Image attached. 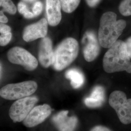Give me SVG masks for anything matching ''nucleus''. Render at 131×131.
I'll return each mask as SVG.
<instances>
[{"mask_svg":"<svg viewBox=\"0 0 131 131\" xmlns=\"http://www.w3.org/2000/svg\"><path fill=\"white\" fill-rule=\"evenodd\" d=\"M126 23L123 19L117 20V15L107 12L103 15L100 20L98 39L100 44L105 48H109L117 41L126 27Z\"/></svg>","mask_w":131,"mask_h":131,"instance_id":"obj_1","label":"nucleus"},{"mask_svg":"<svg viewBox=\"0 0 131 131\" xmlns=\"http://www.w3.org/2000/svg\"><path fill=\"white\" fill-rule=\"evenodd\" d=\"M103 67L109 73L122 71L131 73V62L125 42L117 40L109 48L103 57Z\"/></svg>","mask_w":131,"mask_h":131,"instance_id":"obj_2","label":"nucleus"},{"mask_svg":"<svg viewBox=\"0 0 131 131\" xmlns=\"http://www.w3.org/2000/svg\"><path fill=\"white\" fill-rule=\"evenodd\" d=\"M79 45L73 38H67L59 44L53 52L52 65L57 71H61L68 67L77 57Z\"/></svg>","mask_w":131,"mask_h":131,"instance_id":"obj_3","label":"nucleus"},{"mask_svg":"<svg viewBox=\"0 0 131 131\" xmlns=\"http://www.w3.org/2000/svg\"><path fill=\"white\" fill-rule=\"evenodd\" d=\"M38 89L37 83L27 81L16 84H7L0 89V96L8 100H17L34 93Z\"/></svg>","mask_w":131,"mask_h":131,"instance_id":"obj_4","label":"nucleus"},{"mask_svg":"<svg viewBox=\"0 0 131 131\" xmlns=\"http://www.w3.org/2000/svg\"><path fill=\"white\" fill-rule=\"evenodd\" d=\"M109 104L117 114L120 122L128 125L131 123V98L128 99L124 92L116 90L110 95Z\"/></svg>","mask_w":131,"mask_h":131,"instance_id":"obj_5","label":"nucleus"},{"mask_svg":"<svg viewBox=\"0 0 131 131\" xmlns=\"http://www.w3.org/2000/svg\"><path fill=\"white\" fill-rule=\"evenodd\" d=\"M38 101L36 96H28L16 101L10 108L9 116L14 122H23Z\"/></svg>","mask_w":131,"mask_h":131,"instance_id":"obj_6","label":"nucleus"},{"mask_svg":"<svg viewBox=\"0 0 131 131\" xmlns=\"http://www.w3.org/2000/svg\"><path fill=\"white\" fill-rule=\"evenodd\" d=\"M7 55L11 63L21 66L28 71L35 70L38 67L37 58L23 48L13 47L8 51Z\"/></svg>","mask_w":131,"mask_h":131,"instance_id":"obj_7","label":"nucleus"},{"mask_svg":"<svg viewBox=\"0 0 131 131\" xmlns=\"http://www.w3.org/2000/svg\"><path fill=\"white\" fill-rule=\"evenodd\" d=\"M52 112L51 107L47 104L39 105L33 108L23 121L24 125L33 128L42 123L49 117Z\"/></svg>","mask_w":131,"mask_h":131,"instance_id":"obj_8","label":"nucleus"},{"mask_svg":"<svg viewBox=\"0 0 131 131\" xmlns=\"http://www.w3.org/2000/svg\"><path fill=\"white\" fill-rule=\"evenodd\" d=\"M69 111L62 110L52 116V122L58 131H75L78 123L76 116L69 117Z\"/></svg>","mask_w":131,"mask_h":131,"instance_id":"obj_9","label":"nucleus"},{"mask_svg":"<svg viewBox=\"0 0 131 131\" xmlns=\"http://www.w3.org/2000/svg\"><path fill=\"white\" fill-rule=\"evenodd\" d=\"M83 53L85 60L91 62L97 57L100 52V43L94 33L88 31L82 39Z\"/></svg>","mask_w":131,"mask_h":131,"instance_id":"obj_10","label":"nucleus"},{"mask_svg":"<svg viewBox=\"0 0 131 131\" xmlns=\"http://www.w3.org/2000/svg\"><path fill=\"white\" fill-rule=\"evenodd\" d=\"M48 21L45 18L27 26L24 29L23 38L26 42H31L39 38H45L48 32Z\"/></svg>","mask_w":131,"mask_h":131,"instance_id":"obj_11","label":"nucleus"},{"mask_svg":"<svg viewBox=\"0 0 131 131\" xmlns=\"http://www.w3.org/2000/svg\"><path fill=\"white\" fill-rule=\"evenodd\" d=\"M53 52L51 39L49 38H43L39 47L38 60L44 68H47L52 64Z\"/></svg>","mask_w":131,"mask_h":131,"instance_id":"obj_12","label":"nucleus"},{"mask_svg":"<svg viewBox=\"0 0 131 131\" xmlns=\"http://www.w3.org/2000/svg\"><path fill=\"white\" fill-rule=\"evenodd\" d=\"M60 0H46L47 21L49 25L55 26L60 23L62 18Z\"/></svg>","mask_w":131,"mask_h":131,"instance_id":"obj_13","label":"nucleus"},{"mask_svg":"<svg viewBox=\"0 0 131 131\" xmlns=\"http://www.w3.org/2000/svg\"><path fill=\"white\" fill-rule=\"evenodd\" d=\"M105 100L104 89L102 86L97 85L94 88L89 97L85 98L84 104L90 108L101 107L103 105Z\"/></svg>","mask_w":131,"mask_h":131,"instance_id":"obj_14","label":"nucleus"},{"mask_svg":"<svg viewBox=\"0 0 131 131\" xmlns=\"http://www.w3.org/2000/svg\"><path fill=\"white\" fill-rule=\"evenodd\" d=\"M65 76L66 78L70 80V84L75 89L81 88L84 83V76L77 69H71L67 70Z\"/></svg>","mask_w":131,"mask_h":131,"instance_id":"obj_15","label":"nucleus"},{"mask_svg":"<svg viewBox=\"0 0 131 131\" xmlns=\"http://www.w3.org/2000/svg\"><path fill=\"white\" fill-rule=\"evenodd\" d=\"M4 12L11 15L17 13V7L11 0H0V23L5 24L8 20Z\"/></svg>","mask_w":131,"mask_h":131,"instance_id":"obj_16","label":"nucleus"},{"mask_svg":"<svg viewBox=\"0 0 131 131\" xmlns=\"http://www.w3.org/2000/svg\"><path fill=\"white\" fill-rule=\"evenodd\" d=\"M11 28L4 23H0V46L7 45L12 38Z\"/></svg>","mask_w":131,"mask_h":131,"instance_id":"obj_17","label":"nucleus"},{"mask_svg":"<svg viewBox=\"0 0 131 131\" xmlns=\"http://www.w3.org/2000/svg\"><path fill=\"white\" fill-rule=\"evenodd\" d=\"M81 0H60L61 8L67 13H70L75 10L79 5Z\"/></svg>","mask_w":131,"mask_h":131,"instance_id":"obj_18","label":"nucleus"},{"mask_svg":"<svg viewBox=\"0 0 131 131\" xmlns=\"http://www.w3.org/2000/svg\"><path fill=\"white\" fill-rule=\"evenodd\" d=\"M119 11L124 16L131 15V0H122L119 6Z\"/></svg>","mask_w":131,"mask_h":131,"instance_id":"obj_19","label":"nucleus"},{"mask_svg":"<svg viewBox=\"0 0 131 131\" xmlns=\"http://www.w3.org/2000/svg\"><path fill=\"white\" fill-rule=\"evenodd\" d=\"M43 9V4L40 1H36L34 4L32 8V13L35 17H38L42 12Z\"/></svg>","mask_w":131,"mask_h":131,"instance_id":"obj_20","label":"nucleus"},{"mask_svg":"<svg viewBox=\"0 0 131 131\" xmlns=\"http://www.w3.org/2000/svg\"><path fill=\"white\" fill-rule=\"evenodd\" d=\"M18 10L19 11V13L23 15L24 16L30 12L28 9L27 5L23 2H20L18 4Z\"/></svg>","mask_w":131,"mask_h":131,"instance_id":"obj_21","label":"nucleus"},{"mask_svg":"<svg viewBox=\"0 0 131 131\" xmlns=\"http://www.w3.org/2000/svg\"><path fill=\"white\" fill-rule=\"evenodd\" d=\"M89 131H113L110 128L103 125H96L93 127Z\"/></svg>","mask_w":131,"mask_h":131,"instance_id":"obj_22","label":"nucleus"},{"mask_svg":"<svg viewBox=\"0 0 131 131\" xmlns=\"http://www.w3.org/2000/svg\"><path fill=\"white\" fill-rule=\"evenodd\" d=\"M127 52L130 58H131V37L128 38L125 42Z\"/></svg>","mask_w":131,"mask_h":131,"instance_id":"obj_23","label":"nucleus"},{"mask_svg":"<svg viewBox=\"0 0 131 131\" xmlns=\"http://www.w3.org/2000/svg\"><path fill=\"white\" fill-rule=\"evenodd\" d=\"M85 1L89 6L93 7L98 5L100 0H85Z\"/></svg>","mask_w":131,"mask_h":131,"instance_id":"obj_24","label":"nucleus"},{"mask_svg":"<svg viewBox=\"0 0 131 131\" xmlns=\"http://www.w3.org/2000/svg\"><path fill=\"white\" fill-rule=\"evenodd\" d=\"M24 2H29V3H32L34 2H35L36 0H23Z\"/></svg>","mask_w":131,"mask_h":131,"instance_id":"obj_25","label":"nucleus"}]
</instances>
